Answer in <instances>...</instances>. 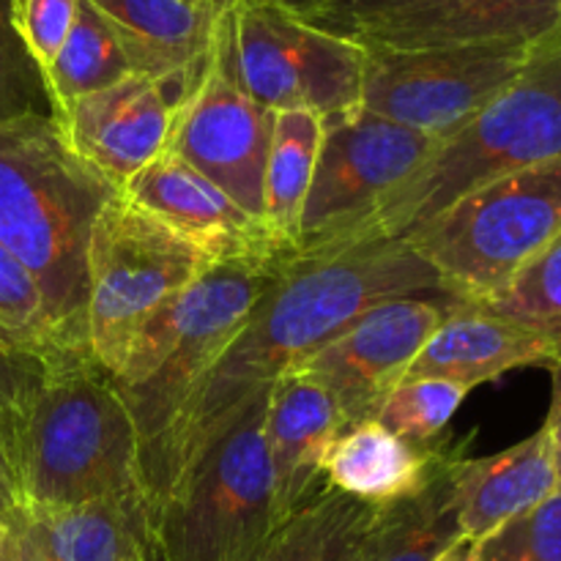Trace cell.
Instances as JSON below:
<instances>
[{"label": "cell", "mask_w": 561, "mask_h": 561, "mask_svg": "<svg viewBox=\"0 0 561 561\" xmlns=\"http://www.w3.org/2000/svg\"><path fill=\"white\" fill-rule=\"evenodd\" d=\"M403 296L458 301L403 239L351 236L296 252L208 373L146 496L148 507L168 493L192 453L241 405L266 392L283 373L301 365L367 310Z\"/></svg>", "instance_id": "obj_1"}, {"label": "cell", "mask_w": 561, "mask_h": 561, "mask_svg": "<svg viewBox=\"0 0 561 561\" xmlns=\"http://www.w3.org/2000/svg\"><path fill=\"white\" fill-rule=\"evenodd\" d=\"M118 195L82 162L53 115L0 124V244L33 274L66 348H85L88 239Z\"/></svg>", "instance_id": "obj_2"}, {"label": "cell", "mask_w": 561, "mask_h": 561, "mask_svg": "<svg viewBox=\"0 0 561 561\" xmlns=\"http://www.w3.org/2000/svg\"><path fill=\"white\" fill-rule=\"evenodd\" d=\"M296 252L230 257L208 266L126 354L118 387L140 438V485L151 493L208 373Z\"/></svg>", "instance_id": "obj_3"}, {"label": "cell", "mask_w": 561, "mask_h": 561, "mask_svg": "<svg viewBox=\"0 0 561 561\" xmlns=\"http://www.w3.org/2000/svg\"><path fill=\"white\" fill-rule=\"evenodd\" d=\"M11 436L27 507H82L142 493L131 411L118 381L88 354L47 362L11 414Z\"/></svg>", "instance_id": "obj_4"}, {"label": "cell", "mask_w": 561, "mask_h": 561, "mask_svg": "<svg viewBox=\"0 0 561 561\" xmlns=\"http://www.w3.org/2000/svg\"><path fill=\"white\" fill-rule=\"evenodd\" d=\"M559 157L561 22L551 33L531 42L526 64L510 85L499 91L463 129L438 142L427 162L351 236L400 239L474 186Z\"/></svg>", "instance_id": "obj_5"}, {"label": "cell", "mask_w": 561, "mask_h": 561, "mask_svg": "<svg viewBox=\"0 0 561 561\" xmlns=\"http://www.w3.org/2000/svg\"><path fill=\"white\" fill-rule=\"evenodd\" d=\"M266 392L192 453L151 507L164 561H257L283 524L266 449Z\"/></svg>", "instance_id": "obj_6"}, {"label": "cell", "mask_w": 561, "mask_h": 561, "mask_svg": "<svg viewBox=\"0 0 561 561\" xmlns=\"http://www.w3.org/2000/svg\"><path fill=\"white\" fill-rule=\"evenodd\" d=\"M561 233V157L513 170L400 236L463 305L507 288Z\"/></svg>", "instance_id": "obj_7"}, {"label": "cell", "mask_w": 561, "mask_h": 561, "mask_svg": "<svg viewBox=\"0 0 561 561\" xmlns=\"http://www.w3.org/2000/svg\"><path fill=\"white\" fill-rule=\"evenodd\" d=\"M208 266L214 261L206 252L118 192L99 211L88 239V356L118 378L142 329Z\"/></svg>", "instance_id": "obj_8"}, {"label": "cell", "mask_w": 561, "mask_h": 561, "mask_svg": "<svg viewBox=\"0 0 561 561\" xmlns=\"http://www.w3.org/2000/svg\"><path fill=\"white\" fill-rule=\"evenodd\" d=\"M214 38L239 85L272 113L334 118L362 107L365 47L312 25L283 0H219Z\"/></svg>", "instance_id": "obj_9"}, {"label": "cell", "mask_w": 561, "mask_h": 561, "mask_svg": "<svg viewBox=\"0 0 561 561\" xmlns=\"http://www.w3.org/2000/svg\"><path fill=\"white\" fill-rule=\"evenodd\" d=\"M362 47V107L444 142L510 85L531 44Z\"/></svg>", "instance_id": "obj_10"}, {"label": "cell", "mask_w": 561, "mask_h": 561, "mask_svg": "<svg viewBox=\"0 0 561 561\" xmlns=\"http://www.w3.org/2000/svg\"><path fill=\"white\" fill-rule=\"evenodd\" d=\"M438 142L365 107L323 118V142L299 222V252L354 233L427 162Z\"/></svg>", "instance_id": "obj_11"}, {"label": "cell", "mask_w": 561, "mask_h": 561, "mask_svg": "<svg viewBox=\"0 0 561 561\" xmlns=\"http://www.w3.org/2000/svg\"><path fill=\"white\" fill-rule=\"evenodd\" d=\"M458 305L463 301L438 296L383 301L294 370L307 373L327 389L345 427L376 420L387 394L405 381L420 351Z\"/></svg>", "instance_id": "obj_12"}, {"label": "cell", "mask_w": 561, "mask_h": 561, "mask_svg": "<svg viewBox=\"0 0 561 561\" xmlns=\"http://www.w3.org/2000/svg\"><path fill=\"white\" fill-rule=\"evenodd\" d=\"M274 113L257 104L230 71L211 33L206 64L175 121L168 151L219 186L263 222V179Z\"/></svg>", "instance_id": "obj_13"}, {"label": "cell", "mask_w": 561, "mask_h": 561, "mask_svg": "<svg viewBox=\"0 0 561 561\" xmlns=\"http://www.w3.org/2000/svg\"><path fill=\"white\" fill-rule=\"evenodd\" d=\"M206 64V60H203ZM203 64L168 77L131 75L55 115L71 151L115 190L170 148L175 121Z\"/></svg>", "instance_id": "obj_14"}, {"label": "cell", "mask_w": 561, "mask_h": 561, "mask_svg": "<svg viewBox=\"0 0 561 561\" xmlns=\"http://www.w3.org/2000/svg\"><path fill=\"white\" fill-rule=\"evenodd\" d=\"M121 195L179 230L214 263L290 252L268 236L266 225L252 219L214 181L173 151H164L137 170L121 186Z\"/></svg>", "instance_id": "obj_15"}, {"label": "cell", "mask_w": 561, "mask_h": 561, "mask_svg": "<svg viewBox=\"0 0 561 561\" xmlns=\"http://www.w3.org/2000/svg\"><path fill=\"white\" fill-rule=\"evenodd\" d=\"M11 561H164L142 493L82 507H27L5 529Z\"/></svg>", "instance_id": "obj_16"}, {"label": "cell", "mask_w": 561, "mask_h": 561, "mask_svg": "<svg viewBox=\"0 0 561 561\" xmlns=\"http://www.w3.org/2000/svg\"><path fill=\"white\" fill-rule=\"evenodd\" d=\"M557 359L561 340L480 305H458L427 340L405 378H444L474 389L510 370L551 367Z\"/></svg>", "instance_id": "obj_17"}, {"label": "cell", "mask_w": 561, "mask_h": 561, "mask_svg": "<svg viewBox=\"0 0 561 561\" xmlns=\"http://www.w3.org/2000/svg\"><path fill=\"white\" fill-rule=\"evenodd\" d=\"M343 431L334 400L307 373L288 370L268 387L266 449L283 520L323 491L321 460Z\"/></svg>", "instance_id": "obj_18"}, {"label": "cell", "mask_w": 561, "mask_h": 561, "mask_svg": "<svg viewBox=\"0 0 561 561\" xmlns=\"http://www.w3.org/2000/svg\"><path fill=\"white\" fill-rule=\"evenodd\" d=\"M561 22V0H438L354 36L378 47L531 44Z\"/></svg>", "instance_id": "obj_19"}, {"label": "cell", "mask_w": 561, "mask_h": 561, "mask_svg": "<svg viewBox=\"0 0 561 561\" xmlns=\"http://www.w3.org/2000/svg\"><path fill=\"white\" fill-rule=\"evenodd\" d=\"M557 491L559 477L546 427L491 458L460 455L455 463L460 537L471 542L485 540L510 518Z\"/></svg>", "instance_id": "obj_20"}, {"label": "cell", "mask_w": 561, "mask_h": 561, "mask_svg": "<svg viewBox=\"0 0 561 561\" xmlns=\"http://www.w3.org/2000/svg\"><path fill=\"white\" fill-rule=\"evenodd\" d=\"M447 447V438L431 447H420L383 427L378 420L359 422L345 427L323 455V488L373 507H383L420 491L431 480Z\"/></svg>", "instance_id": "obj_21"}, {"label": "cell", "mask_w": 561, "mask_h": 561, "mask_svg": "<svg viewBox=\"0 0 561 561\" xmlns=\"http://www.w3.org/2000/svg\"><path fill=\"white\" fill-rule=\"evenodd\" d=\"M124 38L137 75L168 77L192 71L211 47L219 0L192 5L184 0H88Z\"/></svg>", "instance_id": "obj_22"}, {"label": "cell", "mask_w": 561, "mask_h": 561, "mask_svg": "<svg viewBox=\"0 0 561 561\" xmlns=\"http://www.w3.org/2000/svg\"><path fill=\"white\" fill-rule=\"evenodd\" d=\"M463 447L449 444L420 491L378 507L362 561H438L460 537L455 463Z\"/></svg>", "instance_id": "obj_23"}, {"label": "cell", "mask_w": 561, "mask_h": 561, "mask_svg": "<svg viewBox=\"0 0 561 561\" xmlns=\"http://www.w3.org/2000/svg\"><path fill=\"white\" fill-rule=\"evenodd\" d=\"M323 142V115L312 110L274 113L263 179V225L279 247L299 252V222Z\"/></svg>", "instance_id": "obj_24"}, {"label": "cell", "mask_w": 561, "mask_h": 561, "mask_svg": "<svg viewBox=\"0 0 561 561\" xmlns=\"http://www.w3.org/2000/svg\"><path fill=\"white\" fill-rule=\"evenodd\" d=\"M376 513L373 504L323 488L279 524L257 561H362Z\"/></svg>", "instance_id": "obj_25"}, {"label": "cell", "mask_w": 561, "mask_h": 561, "mask_svg": "<svg viewBox=\"0 0 561 561\" xmlns=\"http://www.w3.org/2000/svg\"><path fill=\"white\" fill-rule=\"evenodd\" d=\"M131 75H137L135 60L121 33L96 5L80 0L69 38L44 75L53 118L77 99L104 91Z\"/></svg>", "instance_id": "obj_26"}, {"label": "cell", "mask_w": 561, "mask_h": 561, "mask_svg": "<svg viewBox=\"0 0 561 561\" xmlns=\"http://www.w3.org/2000/svg\"><path fill=\"white\" fill-rule=\"evenodd\" d=\"M0 351L58 362L75 356L49 318L33 274L0 244Z\"/></svg>", "instance_id": "obj_27"}, {"label": "cell", "mask_w": 561, "mask_h": 561, "mask_svg": "<svg viewBox=\"0 0 561 561\" xmlns=\"http://www.w3.org/2000/svg\"><path fill=\"white\" fill-rule=\"evenodd\" d=\"M471 389L444 378H405L378 409L376 420L405 442L431 447L442 442L444 427L453 422Z\"/></svg>", "instance_id": "obj_28"}, {"label": "cell", "mask_w": 561, "mask_h": 561, "mask_svg": "<svg viewBox=\"0 0 561 561\" xmlns=\"http://www.w3.org/2000/svg\"><path fill=\"white\" fill-rule=\"evenodd\" d=\"M480 307L561 340V233L513 283Z\"/></svg>", "instance_id": "obj_29"}, {"label": "cell", "mask_w": 561, "mask_h": 561, "mask_svg": "<svg viewBox=\"0 0 561 561\" xmlns=\"http://www.w3.org/2000/svg\"><path fill=\"white\" fill-rule=\"evenodd\" d=\"M477 561H561V491L477 542Z\"/></svg>", "instance_id": "obj_30"}, {"label": "cell", "mask_w": 561, "mask_h": 561, "mask_svg": "<svg viewBox=\"0 0 561 561\" xmlns=\"http://www.w3.org/2000/svg\"><path fill=\"white\" fill-rule=\"evenodd\" d=\"M11 3L14 0H0V124L53 115L44 75L16 33Z\"/></svg>", "instance_id": "obj_31"}, {"label": "cell", "mask_w": 561, "mask_h": 561, "mask_svg": "<svg viewBox=\"0 0 561 561\" xmlns=\"http://www.w3.org/2000/svg\"><path fill=\"white\" fill-rule=\"evenodd\" d=\"M80 0H14L11 16L33 64L47 75L69 38Z\"/></svg>", "instance_id": "obj_32"}, {"label": "cell", "mask_w": 561, "mask_h": 561, "mask_svg": "<svg viewBox=\"0 0 561 561\" xmlns=\"http://www.w3.org/2000/svg\"><path fill=\"white\" fill-rule=\"evenodd\" d=\"M433 3L438 0H321L301 16L323 31L354 38L370 27L414 14Z\"/></svg>", "instance_id": "obj_33"}, {"label": "cell", "mask_w": 561, "mask_h": 561, "mask_svg": "<svg viewBox=\"0 0 561 561\" xmlns=\"http://www.w3.org/2000/svg\"><path fill=\"white\" fill-rule=\"evenodd\" d=\"M44 367H47V362L42 359L0 351V416L14 414L25 403L38 378L44 376Z\"/></svg>", "instance_id": "obj_34"}, {"label": "cell", "mask_w": 561, "mask_h": 561, "mask_svg": "<svg viewBox=\"0 0 561 561\" xmlns=\"http://www.w3.org/2000/svg\"><path fill=\"white\" fill-rule=\"evenodd\" d=\"M27 510L22 493L20 471L14 458V436H11V414L0 416V526L9 529Z\"/></svg>", "instance_id": "obj_35"}, {"label": "cell", "mask_w": 561, "mask_h": 561, "mask_svg": "<svg viewBox=\"0 0 561 561\" xmlns=\"http://www.w3.org/2000/svg\"><path fill=\"white\" fill-rule=\"evenodd\" d=\"M548 370H551V405H548V416L542 427H546L548 442H551L553 466H557L559 491H561V359L553 362Z\"/></svg>", "instance_id": "obj_36"}, {"label": "cell", "mask_w": 561, "mask_h": 561, "mask_svg": "<svg viewBox=\"0 0 561 561\" xmlns=\"http://www.w3.org/2000/svg\"><path fill=\"white\" fill-rule=\"evenodd\" d=\"M438 561H477V542L458 537V540H455V546L449 548V551L444 553Z\"/></svg>", "instance_id": "obj_37"}, {"label": "cell", "mask_w": 561, "mask_h": 561, "mask_svg": "<svg viewBox=\"0 0 561 561\" xmlns=\"http://www.w3.org/2000/svg\"><path fill=\"white\" fill-rule=\"evenodd\" d=\"M285 5H290L294 11H299V14H305V11H310L312 5H318L321 0H283Z\"/></svg>", "instance_id": "obj_38"}, {"label": "cell", "mask_w": 561, "mask_h": 561, "mask_svg": "<svg viewBox=\"0 0 561 561\" xmlns=\"http://www.w3.org/2000/svg\"><path fill=\"white\" fill-rule=\"evenodd\" d=\"M0 561H11L9 546H5V529H3V535H0Z\"/></svg>", "instance_id": "obj_39"}, {"label": "cell", "mask_w": 561, "mask_h": 561, "mask_svg": "<svg viewBox=\"0 0 561 561\" xmlns=\"http://www.w3.org/2000/svg\"><path fill=\"white\" fill-rule=\"evenodd\" d=\"M184 3H192V5H211V3H217V0H184Z\"/></svg>", "instance_id": "obj_40"}, {"label": "cell", "mask_w": 561, "mask_h": 561, "mask_svg": "<svg viewBox=\"0 0 561 561\" xmlns=\"http://www.w3.org/2000/svg\"><path fill=\"white\" fill-rule=\"evenodd\" d=\"M0 535H3V526H0Z\"/></svg>", "instance_id": "obj_41"}]
</instances>
